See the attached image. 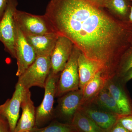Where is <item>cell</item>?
Wrapping results in <instances>:
<instances>
[{
	"mask_svg": "<svg viewBox=\"0 0 132 132\" xmlns=\"http://www.w3.org/2000/svg\"><path fill=\"white\" fill-rule=\"evenodd\" d=\"M59 35L115 77L121 57L132 45V23L116 19L86 0H50L45 14Z\"/></svg>",
	"mask_w": 132,
	"mask_h": 132,
	"instance_id": "6da1fadb",
	"label": "cell"
},
{
	"mask_svg": "<svg viewBox=\"0 0 132 132\" xmlns=\"http://www.w3.org/2000/svg\"><path fill=\"white\" fill-rule=\"evenodd\" d=\"M15 21L24 35L40 36L56 32L45 14L36 15L16 9Z\"/></svg>",
	"mask_w": 132,
	"mask_h": 132,
	"instance_id": "7a4b0ae2",
	"label": "cell"
},
{
	"mask_svg": "<svg viewBox=\"0 0 132 132\" xmlns=\"http://www.w3.org/2000/svg\"><path fill=\"white\" fill-rule=\"evenodd\" d=\"M51 70L50 56H37L35 61L19 77L17 82L25 89L44 88Z\"/></svg>",
	"mask_w": 132,
	"mask_h": 132,
	"instance_id": "3957f363",
	"label": "cell"
},
{
	"mask_svg": "<svg viewBox=\"0 0 132 132\" xmlns=\"http://www.w3.org/2000/svg\"><path fill=\"white\" fill-rule=\"evenodd\" d=\"M80 52L74 45L71 56L60 74L55 97H61L69 92L79 89L78 58Z\"/></svg>",
	"mask_w": 132,
	"mask_h": 132,
	"instance_id": "277c9868",
	"label": "cell"
},
{
	"mask_svg": "<svg viewBox=\"0 0 132 132\" xmlns=\"http://www.w3.org/2000/svg\"><path fill=\"white\" fill-rule=\"evenodd\" d=\"M18 4L17 0H9L6 9L0 20V41L4 45L5 51L14 59L16 58L14 45L16 25L14 15Z\"/></svg>",
	"mask_w": 132,
	"mask_h": 132,
	"instance_id": "5b68a950",
	"label": "cell"
},
{
	"mask_svg": "<svg viewBox=\"0 0 132 132\" xmlns=\"http://www.w3.org/2000/svg\"><path fill=\"white\" fill-rule=\"evenodd\" d=\"M60 74L51 70L46 81L45 94L41 104L36 109V126H40L49 120L53 116L54 97Z\"/></svg>",
	"mask_w": 132,
	"mask_h": 132,
	"instance_id": "8992f818",
	"label": "cell"
},
{
	"mask_svg": "<svg viewBox=\"0 0 132 132\" xmlns=\"http://www.w3.org/2000/svg\"><path fill=\"white\" fill-rule=\"evenodd\" d=\"M16 25L14 50L17 65L16 75L19 77L35 61L37 56L16 23Z\"/></svg>",
	"mask_w": 132,
	"mask_h": 132,
	"instance_id": "52a82bcc",
	"label": "cell"
},
{
	"mask_svg": "<svg viewBox=\"0 0 132 132\" xmlns=\"http://www.w3.org/2000/svg\"><path fill=\"white\" fill-rule=\"evenodd\" d=\"M73 46V43L68 38L59 35L50 57L51 70L53 73L56 74L61 73L71 56Z\"/></svg>",
	"mask_w": 132,
	"mask_h": 132,
	"instance_id": "ba28073f",
	"label": "cell"
},
{
	"mask_svg": "<svg viewBox=\"0 0 132 132\" xmlns=\"http://www.w3.org/2000/svg\"><path fill=\"white\" fill-rule=\"evenodd\" d=\"M25 90L23 86L17 82L12 98L0 105V113L7 120L12 132H14L19 121L20 109Z\"/></svg>",
	"mask_w": 132,
	"mask_h": 132,
	"instance_id": "9c48e42d",
	"label": "cell"
},
{
	"mask_svg": "<svg viewBox=\"0 0 132 132\" xmlns=\"http://www.w3.org/2000/svg\"><path fill=\"white\" fill-rule=\"evenodd\" d=\"M29 89H25L21 108L22 113L14 132L31 131L36 127V109Z\"/></svg>",
	"mask_w": 132,
	"mask_h": 132,
	"instance_id": "30bf717a",
	"label": "cell"
},
{
	"mask_svg": "<svg viewBox=\"0 0 132 132\" xmlns=\"http://www.w3.org/2000/svg\"><path fill=\"white\" fill-rule=\"evenodd\" d=\"M59 35L53 32L42 35L24 36L37 56L51 57Z\"/></svg>",
	"mask_w": 132,
	"mask_h": 132,
	"instance_id": "8fae6325",
	"label": "cell"
},
{
	"mask_svg": "<svg viewBox=\"0 0 132 132\" xmlns=\"http://www.w3.org/2000/svg\"><path fill=\"white\" fill-rule=\"evenodd\" d=\"M115 100L122 115L132 114V102L120 82L110 79L105 86Z\"/></svg>",
	"mask_w": 132,
	"mask_h": 132,
	"instance_id": "7c38bea8",
	"label": "cell"
},
{
	"mask_svg": "<svg viewBox=\"0 0 132 132\" xmlns=\"http://www.w3.org/2000/svg\"><path fill=\"white\" fill-rule=\"evenodd\" d=\"M59 100V109L64 117L72 119L81 106L82 90L79 89L67 93Z\"/></svg>",
	"mask_w": 132,
	"mask_h": 132,
	"instance_id": "4fadbf2b",
	"label": "cell"
},
{
	"mask_svg": "<svg viewBox=\"0 0 132 132\" xmlns=\"http://www.w3.org/2000/svg\"><path fill=\"white\" fill-rule=\"evenodd\" d=\"M78 68L79 89L81 90L96 74L101 71L104 72V68L101 65L88 59L81 52L78 58Z\"/></svg>",
	"mask_w": 132,
	"mask_h": 132,
	"instance_id": "5bb4252c",
	"label": "cell"
},
{
	"mask_svg": "<svg viewBox=\"0 0 132 132\" xmlns=\"http://www.w3.org/2000/svg\"><path fill=\"white\" fill-rule=\"evenodd\" d=\"M80 109L96 125L108 132L118 121L119 116L112 113L84 105Z\"/></svg>",
	"mask_w": 132,
	"mask_h": 132,
	"instance_id": "9a60e30c",
	"label": "cell"
},
{
	"mask_svg": "<svg viewBox=\"0 0 132 132\" xmlns=\"http://www.w3.org/2000/svg\"><path fill=\"white\" fill-rule=\"evenodd\" d=\"M111 79L103 71H100L86 84L82 90V98L81 106L88 104L94 100L99 92Z\"/></svg>",
	"mask_w": 132,
	"mask_h": 132,
	"instance_id": "2e32d148",
	"label": "cell"
},
{
	"mask_svg": "<svg viewBox=\"0 0 132 132\" xmlns=\"http://www.w3.org/2000/svg\"><path fill=\"white\" fill-rule=\"evenodd\" d=\"M132 0H105L102 7L121 21L129 22Z\"/></svg>",
	"mask_w": 132,
	"mask_h": 132,
	"instance_id": "e0dca14e",
	"label": "cell"
},
{
	"mask_svg": "<svg viewBox=\"0 0 132 132\" xmlns=\"http://www.w3.org/2000/svg\"><path fill=\"white\" fill-rule=\"evenodd\" d=\"M71 124L78 132H107L99 127L80 109L73 116Z\"/></svg>",
	"mask_w": 132,
	"mask_h": 132,
	"instance_id": "ac0fdd59",
	"label": "cell"
},
{
	"mask_svg": "<svg viewBox=\"0 0 132 132\" xmlns=\"http://www.w3.org/2000/svg\"><path fill=\"white\" fill-rule=\"evenodd\" d=\"M94 100L96 104L104 111L119 116L122 115L115 100L105 86L99 92L93 100Z\"/></svg>",
	"mask_w": 132,
	"mask_h": 132,
	"instance_id": "d6986e66",
	"label": "cell"
},
{
	"mask_svg": "<svg viewBox=\"0 0 132 132\" xmlns=\"http://www.w3.org/2000/svg\"><path fill=\"white\" fill-rule=\"evenodd\" d=\"M132 68V45L121 57L118 63L115 77L120 78Z\"/></svg>",
	"mask_w": 132,
	"mask_h": 132,
	"instance_id": "ffe728a7",
	"label": "cell"
},
{
	"mask_svg": "<svg viewBox=\"0 0 132 132\" xmlns=\"http://www.w3.org/2000/svg\"><path fill=\"white\" fill-rule=\"evenodd\" d=\"M30 132H78L71 123L59 122L52 123L46 127L38 128L35 127Z\"/></svg>",
	"mask_w": 132,
	"mask_h": 132,
	"instance_id": "44dd1931",
	"label": "cell"
},
{
	"mask_svg": "<svg viewBox=\"0 0 132 132\" xmlns=\"http://www.w3.org/2000/svg\"><path fill=\"white\" fill-rule=\"evenodd\" d=\"M118 122L130 132H132V114L119 116Z\"/></svg>",
	"mask_w": 132,
	"mask_h": 132,
	"instance_id": "7402d4cb",
	"label": "cell"
},
{
	"mask_svg": "<svg viewBox=\"0 0 132 132\" xmlns=\"http://www.w3.org/2000/svg\"><path fill=\"white\" fill-rule=\"evenodd\" d=\"M0 132H12L6 118L0 113Z\"/></svg>",
	"mask_w": 132,
	"mask_h": 132,
	"instance_id": "603a6c76",
	"label": "cell"
},
{
	"mask_svg": "<svg viewBox=\"0 0 132 132\" xmlns=\"http://www.w3.org/2000/svg\"><path fill=\"white\" fill-rule=\"evenodd\" d=\"M107 132H130L117 121Z\"/></svg>",
	"mask_w": 132,
	"mask_h": 132,
	"instance_id": "cb8c5ba5",
	"label": "cell"
},
{
	"mask_svg": "<svg viewBox=\"0 0 132 132\" xmlns=\"http://www.w3.org/2000/svg\"><path fill=\"white\" fill-rule=\"evenodd\" d=\"M119 79H121V82L123 83H126L132 79V68H130L121 78Z\"/></svg>",
	"mask_w": 132,
	"mask_h": 132,
	"instance_id": "d4e9b609",
	"label": "cell"
},
{
	"mask_svg": "<svg viewBox=\"0 0 132 132\" xmlns=\"http://www.w3.org/2000/svg\"><path fill=\"white\" fill-rule=\"evenodd\" d=\"M8 1L9 0H0V20L5 13Z\"/></svg>",
	"mask_w": 132,
	"mask_h": 132,
	"instance_id": "484cf974",
	"label": "cell"
},
{
	"mask_svg": "<svg viewBox=\"0 0 132 132\" xmlns=\"http://www.w3.org/2000/svg\"><path fill=\"white\" fill-rule=\"evenodd\" d=\"M88 2L100 7H102V5L105 0H86Z\"/></svg>",
	"mask_w": 132,
	"mask_h": 132,
	"instance_id": "4316f807",
	"label": "cell"
},
{
	"mask_svg": "<svg viewBox=\"0 0 132 132\" xmlns=\"http://www.w3.org/2000/svg\"><path fill=\"white\" fill-rule=\"evenodd\" d=\"M129 22H130V23H132V5L131 7L130 15H129Z\"/></svg>",
	"mask_w": 132,
	"mask_h": 132,
	"instance_id": "83f0119b",
	"label": "cell"
},
{
	"mask_svg": "<svg viewBox=\"0 0 132 132\" xmlns=\"http://www.w3.org/2000/svg\"><path fill=\"white\" fill-rule=\"evenodd\" d=\"M24 132H30V131H27Z\"/></svg>",
	"mask_w": 132,
	"mask_h": 132,
	"instance_id": "f1b7e54d",
	"label": "cell"
}]
</instances>
